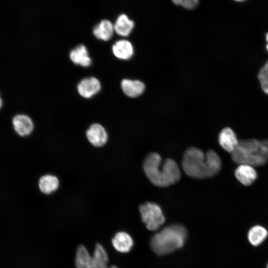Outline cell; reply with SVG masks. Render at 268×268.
<instances>
[{
	"mask_svg": "<svg viewBox=\"0 0 268 268\" xmlns=\"http://www.w3.org/2000/svg\"><path fill=\"white\" fill-rule=\"evenodd\" d=\"M182 166L188 176L196 179H204L218 173L221 169V162L218 155L213 150L204 153L198 148L191 147L184 153Z\"/></svg>",
	"mask_w": 268,
	"mask_h": 268,
	"instance_id": "1",
	"label": "cell"
},
{
	"mask_svg": "<svg viewBox=\"0 0 268 268\" xmlns=\"http://www.w3.org/2000/svg\"><path fill=\"white\" fill-rule=\"evenodd\" d=\"M143 168L150 181L158 187L169 186L181 178L178 164L171 158H167L162 162L161 157L156 152L150 153L146 156Z\"/></svg>",
	"mask_w": 268,
	"mask_h": 268,
	"instance_id": "2",
	"label": "cell"
},
{
	"mask_svg": "<svg viewBox=\"0 0 268 268\" xmlns=\"http://www.w3.org/2000/svg\"><path fill=\"white\" fill-rule=\"evenodd\" d=\"M231 154L232 160L239 165L246 164L253 167L263 166L268 161V139L250 138L239 140Z\"/></svg>",
	"mask_w": 268,
	"mask_h": 268,
	"instance_id": "3",
	"label": "cell"
},
{
	"mask_svg": "<svg viewBox=\"0 0 268 268\" xmlns=\"http://www.w3.org/2000/svg\"><path fill=\"white\" fill-rule=\"evenodd\" d=\"M187 231L184 226L171 225L155 234L150 240L152 250L158 255L171 253L183 247L187 238Z\"/></svg>",
	"mask_w": 268,
	"mask_h": 268,
	"instance_id": "4",
	"label": "cell"
},
{
	"mask_svg": "<svg viewBox=\"0 0 268 268\" xmlns=\"http://www.w3.org/2000/svg\"><path fill=\"white\" fill-rule=\"evenodd\" d=\"M141 218L146 228L156 230L165 222V217L160 207L152 202H145L139 207Z\"/></svg>",
	"mask_w": 268,
	"mask_h": 268,
	"instance_id": "5",
	"label": "cell"
},
{
	"mask_svg": "<svg viewBox=\"0 0 268 268\" xmlns=\"http://www.w3.org/2000/svg\"><path fill=\"white\" fill-rule=\"evenodd\" d=\"M77 89L81 96L85 98H90L100 90L101 83L96 77H87L82 79L79 82Z\"/></svg>",
	"mask_w": 268,
	"mask_h": 268,
	"instance_id": "6",
	"label": "cell"
},
{
	"mask_svg": "<svg viewBox=\"0 0 268 268\" xmlns=\"http://www.w3.org/2000/svg\"><path fill=\"white\" fill-rule=\"evenodd\" d=\"M86 135L90 143L96 147L104 145L108 139L106 130L102 125L97 123L90 126L86 131Z\"/></svg>",
	"mask_w": 268,
	"mask_h": 268,
	"instance_id": "7",
	"label": "cell"
},
{
	"mask_svg": "<svg viewBox=\"0 0 268 268\" xmlns=\"http://www.w3.org/2000/svg\"><path fill=\"white\" fill-rule=\"evenodd\" d=\"M239 141L234 131L229 127L224 128L219 134L220 145L228 152L232 153L235 150Z\"/></svg>",
	"mask_w": 268,
	"mask_h": 268,
	"instance_id": "8",
	"label": "cell"
},
{
	"mask_svg": "<svg viewBox=\"0 0 268 268\" xmlns=\"http://www.w3.org/2000/svg\"><path fill=\"white\" fill-rule=\"evenodd\" d=\"M12 123L15 132L20 136L28 135L33 130V121L26 115L18 114L15 116L12 119Z\"/></svg>",
	"mask_w": 268,
	"mask_h": 268,
	"instance_id": "9",
	"label": "cell"
},
{
	"mask_svg": "<svg viewBox=\"0 0 268 268\" xmlns=\"http://www.w3.org/2000/svg\"><path fill=\"white\" fill-rule=\"evenodd\" d=\"M234 174L236 179L246 186L251 185L257 178V173L254 167L246 164L239 165Z\"/></svg>",
	"mask_w": 268,
	"mask_h": 268,
	"instance_id": "10",
	"label": "cell"
},
{
	"mask_svg": "<svg viewBox=\"0 0 268 268\" xmlns=\"http://www.w3.org/2000/svg\"><path fill=\"white\" fill-rule=\"evenodd\" d=\"M124 94L131 98H135L140 95L144 91V84L138 80L124 79L121 83Z\"/></svg>",
	"mask_w": 268,
	"mask_h": 268,
	"instance_id": "11",
	"label": "cell"
},
{
	"mask_svg": "<svg viewBox=\"0 0 268 268\" xmlns=\"http://www.w3.org/2000/svg\"><path fill=\"white\" fill-rule=\"evenodd\" d=\"M114 24L108 19H103L94 27L93 34L98 39L104 41L109 40L114 32Z\"/></svg>",
	"mask_w": 268,
	"mask_h": 268,
	"instance_id": "12",
	"label": "cell"
},
{
	"mask_svg": "<svg viewBox=\"0 0 268 268\" xmlns=\"http://www.w3.org/2000/svg\"><path fill=\"white\" fill-rule=\"evenodd\" d=\"M112 50L114 55L121 60H129L134 54V48L132 43L125 39L116 41L112 46Z\"/></svg>",
	"mask_w": 268,
	"mask_h": 268,
	"instance_id": "13",
	"label": "cell"
},
{
	"mask_svg": "<svg viewBox=\"0 0 268 268\" xmlns=\"http://www.w3.org/2000/svg\"><path fill=\"white\" fill-rule=\"evenodd\" d=\"M69 58L74 64L83 67H89L91 64L87 49L83 44H80L72 49L70 52Z\"/></svg>",
	"mask_w": 268,
	"mask_h": 268,
	"instance_id": "14",
	"label": "cell"
},
{
	"mask_svg": "<svg viewBox=\"0 0 268 268\" xmlns=\"http://www.w3.org/2000/svg\"><path fill=\"white\" fill-rule=\"evenodd\" d=\"M114 248L121 253L129 252L133 246V240L131 236L125 232H119L112 240Z\"/></svg>",
	"mask_w": 268,
	"mask_h": 268,
	"instance_id": "15",
	"label": "cell"
},
{
	"mask_svg": "<svg viewBox=\"0 0 268 268\" xmlns=\"http://www.w3.org/2000/svg\"><path fill=\"white\" fill-rule=\"evenodd\" d=\"M134 26V22L125 14H121L114 24L115 32L122 37L129 36Z\"/></svg>",
	"mask_w": 268,
	"mask_h": 268,
	"instance_id": "16",
	"label": "cell"
},
{
	"mask_svg": "<svg viewBox=\"0 0 268 268\" xmlns=\"http://www.w3.org/2000/svg\"><path fill=\"white\" fill-rule=\"evenodd\" d=\"M108 257L103 246L97 243L95 245L91 259L90 268H108Z\"/></svg>",
	"mask_w": 268,
	"mask_h": 268,
	"instance_id": "17",
	"label": "cell"
},
{
	"mask_svg": "<svg viewBox=\"0 0 268 268\" xmlns=\"http://www.w3.org/2000/svg\"><path fill=\"white\" fill-rule=\"evenodd\" d=\"M268 235V230L263 226L257 225L251 227L248 232V239L254 246L261 244Z\"/></svg>",
	"mask_w": 268,
	"mask_h": 268,
	"instance_id": "18",
	"label": "cell"
},
{
	"mask_svg": "<svg viewBox=\"0 0 268 268\" xmlns=\"http://www.w3.org/2000/svg\"><path fill=\"white\" fill-rule=\"evenodd\" d=\"M38 184L39 189L43 193L50 194L58 189L59 181L56 176L48 174L40 178Z\"/></svg>",
	"mask_w": 268,
	"mask_h": 268,
	"instance_id": "19",
	"label": "cell"
},
{
	"mask_svg": "<svg viewBox=\"0 0 268 268\" xmlns=\"http://www.w3.org/2000/svg\"><path fill=\"white\" fill-rule=\"evenodd\" d=\"M92 257L90 256L86 248L80 245L77 248L75 265L76 268H90Z\"/></svg>",
	"mask_w": 268,
	"mask_h": 268,
	"instance_id": "20",
	"label": "cell"
},
{
	"mask_svg": "<svg viewBox=\"0 0 268 268\" xmlns=\"http://www.w3.org/2000/svg\"><path fill=\"white\" fill-rule=\"evenodd\" d=\"M257 78L262 91L268 96V61L260 68Z\"/></svg>",
	"mask_w": 268,
	"mask_h": 268,
	"instance_id": "21",
	"label": "cell"
},
{
	"mask_svg": "<svg viewBox=\"0 0 268 268\" xmlns=\"http://www.w3.org/2000/svg\"><path fill=\"white\" fill-rule=\"evenodd\" d=\"M176 5L181 6L188 10H192L197 7L199 0H171Z\"/></svg>",
	"mask_w": 268,
	"mask_h": 268,
	"instance_id": "22",
	"label": "cell"
},
{
	"mask_svg": "<svg viewBox=\"0 0 268 268\" xmlns=\"http://www.w3.org/2000/svg\"><path fill=\"white\" fill-rule=\"evenodd\" d=\"M265 40L267 43L266 45V49L268 53V32H267L265 35Z\"/></svg>",
	"mask_w": 268,
	"mask_h": 268,
	"instance_id": "23",
	"label": "cell"
},
{
	"mask_svg": "<svg viewBox=\"0 0 268 268\" xmlns=\"http://www.w3.org/2000/svg\"><path fill=\"white\" fill-rule=\"evenodd\" d=\"M2 99H1V98L0 97V109L2 107Z\"/></svg>",
	"mask_w": 268,
	"mask_h": 268,
	"instance_id": "24",
	"label": "cell"
},
{
	"mask_svg": "<svg viewBox=\"0 0 268 268\" xmlns=\"http://www.w3.org/2000/svg\"><path fill=\"white\" fill-rule=\"evenodd\" d=\"M108 268H118L117 267L115 266H110V267H109Z\"/></svg>",
	"mask_w": 268,
	"mask_h": 268,
	"instance_id": "25",
	"label": "cell"
},
{
	"mask_svg": "<svg viewBox=\"0 0 268 268\" xmlns=\"http://www.w3.org/2000/svg\"><path fill=\"white\" fill-rule=\"evenodd\" d=\"M234 0L236 1L241 2V1H245V0Z\"/></svg>",
	"mask_w": 268,
	"mask_h": 268,
	"instance_id": "26",
	"label": "cell"
},
{
	"mask_svg": "<svg viewBox=\"0 0 268 268\" xmlns=\"http://www.w3.org/2000/svg\"><path fill=\"white\" fill-rule=\"evenodd\" d=\"M267 268H268V264L267 265Z\"/></svg>",
	"mask_w": 268,
	"mask_h": 268,
	"instance_id": "27",
	"label": "cell"
}]
</instances>
